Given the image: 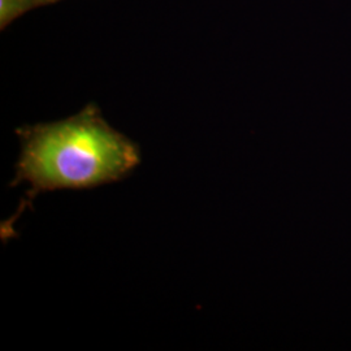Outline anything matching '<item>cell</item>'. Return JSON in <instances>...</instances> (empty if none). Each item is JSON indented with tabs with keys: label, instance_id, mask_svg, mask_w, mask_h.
Returning <instances> with one entry per match:
<instances>
[{
	"label": "cell",
	"instance_id": "2",
	"mask_svg": "<svg viewBox=\"0 0 351 351\" xmlns=\"http://www.w3.org/2000/svg\"><path fill=\"white\" fill-rule=\"evenodd\" d=\"M46 5L45 0H0V25H10L13 20L37 7Z\"/></svg>",
	"mask_w": 351,
	"mask_h": 351
},
{
	"label": "cell",
	"instance_id": "3",
	"mask_svg": "<svg viewBox=\"0 0 351 351\" xmlns=\"http://www.w3.org/2000/svg\"><path fill=\"white\" fill-rule=\"evenodd\" d=\"M46 4H51V3H56V1H60V0H45Z\"/></svg>",
	"mask_w": 351,
	"mask_h": 351
},
{
	"label": "cell",
	"instance_id": "1",
	"mask_svg": "<svg viewBox=\"0 0 351 351\" xmlns=\"http://www.w3.org/2000/svg\"><path fill=\"white\" fill-rule=\"evenodd\" d=\"M16 134L21 150L10 186L29 189L17 213L1 224V241L14 237V221L39 194L119 182L141 164L138 145L110 125L95 104L60 121L19 128Z\"/></svg>",
	"mask_w": 351,
	"mask_h": 351
}]
</instances>
